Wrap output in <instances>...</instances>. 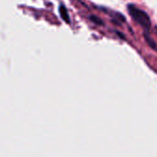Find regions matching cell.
Returning a JSON list of instances; mask_svg holds the SVG:
<instances>
[{
	"instance_id": "cell-1",
	"label": "cell",
	"mask_w": 157,
	"mask_h": 157,
	"mask_svg": "<svg viewBox=\"0 0 157 157\" xmlns=\"http://www.w3.org/2000/svg\"><path fill=\"white\" fill-rule=\"evenodd\" d=\"M127 10L131 19L138 25H140L144 30V32H150L151 21L150 16L144 10L139 9L137 6L133 4H128L127 6Z\"/></svg>"
},
{
	"instance_id": "cell-2",
	"label": "cell",
	"mask_w": 157,
	"mask_h": 157,
	"mask_svg": "<svg viewBox=\"0 0 157 157\" xmlns=\"http://www.w3.org/2000/svg\"><path fill=\"white\" fill-rule=\"evenodd\" d=\"M143 37H144V40H145V42L147 43V44H148L151 49H153L154 51L157 52V44H156V42L151 38V36L150 35V32H143Z\"/></svg>"
},
{
	"instance_id": "cell-3",
	"label": "cell",
	"mask_w": 157,
	"mask_h": 157,
	"mask_svg": "<svg viewBox=\"0 0 157 157\" xmlns=\"http://www.w3.org/2000/svg\"><path fill=\"white\" fill-rule=\"evenodd\" d=\"M59 14H60L62 20H63L65 22H67V24H70V18H69L68 12H67V9H66L65 6L61 5V6L59 7Z\"/></svg>"
},
{
	"instance_id": "cell-4",
	"label": "cell",
	"mask_w": 157,
	"mask_h": 157,
	"mask_svg": "<svg viewBox=\"0 0 157 157\" xmlns=\"http://www.w3.org/2000/svg\"><path fill=\"white\" fill-rule=\"evenodd\" d=\"M89 19L91 20V21H93L94 23H95V24H97V25H99V26H104V25H105V24H104V21H103L100 18H98L97 16L91 15V16H89Z\"/></svg>"
},
{
	"instance_id": "cell-5",
	"label": "cell",
	"mask_w": 157,
	"mask_h": 157,
	"mask_svg": "<svg viewBox=\"0 0 157 157\" xmlns=\"http://www.w3.org/2000/svg\"><path fill=\"white\" fill-rule=\"evenodd\" d=\"M76 1H77V2H78V3H81V4H82V5H83V6H86V5L82 1V0H76Z\"/></svg>"
},
{
	"instance_id": "cell-6",
	"label": "cell",
	"mask_w": 157,
	"mask_h": 157,
	"mask_svg": "<svg viewBox=\"0 0 157 157\" xmlns=\"http://www.w3.org/2000/svg\"><path fill=\"white\" fill-rule=\"evenodd\" d=\"M155 29H156V33H157V26L155 27Z\"/></svg>"
}]
</instances>
